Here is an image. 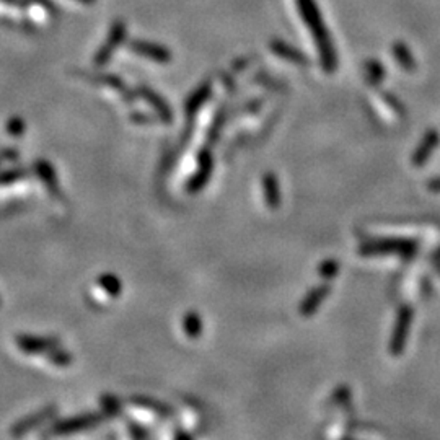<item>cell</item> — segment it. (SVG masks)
<instances>
[{
    "mask_svg": "<svg viewBox=\"0 0 440 440\" xmlns=\"http://www.w3.org/2000/svg\"><path fill=\"white\" fill-rule=\"evenodd\" d=\"M54 412H56L54 411V408H43L39 412H35V414H30L23 417V419L17 421L15 425L10 429V434L15 439L21 437V435L28 434L33 429L39 428V425H43L44 423H48V421L54 416Z\"/></svg>",
    "mask_w": 440,
    "mask_h": 440,
    "instance_id": "cell-9",
    "label": "cell"
},
{
    "mask_svg": "<svg viewBox=\"0 0 440 440\" xmlns=\"http://www.w3.org/2000/svg\"><path fill=\"white\" fill-rule=\"evenodd\" d=\"M365 75H367V80H369V84L375 85V84H379V82L383 79L385 70H383V67L379 64V62L372 61V62H369V64L365 66Z\"/></svg>",
    "mask_w": 440,
    "mask_h": 440,
    "instance_id": "cell-18",
    "label": "cell"
},
{
    "mask_svg": "<svg viewBox=\"0 0 440 440\" xmlns=\"http://www.w3.org/2000/svg\"><path fill=\"white\" fill-rule=\"evenodd\" d=\"M320 274H321V278H325V279H331V278H334V276L338 274V271H339V265H338V261H334V260H328V261H325L323 265L320 266Z\"/></svg>",
    "mask_w": 440,
    "mask_h": 440,
    "instance_id": "cell-20",
    "label": "cell"
},
{
    "mask_svg": "<svg viewBox=\"0 0 440 440\" xmlns=\"http://www.w3.org/2000/svg\"><path fill=\"white\" fill-rule=\"evenodd\" d=\"M262 196H265L266 206L271 209H278L280 206V189L278 178L274 173H266L262 176Z\"/></svg>",
    "mask_w": 440,
    "mask_h": 440,
    "instance_id": "cell-13",
    "label": "cell"
},
{
    "mask_svg": "<svg viewBox=\"0 0 440 440\" xmlns=\"http://www.w3.org/2000/svg\"><path fill=\"white\" fill-rule=\"evenodd\" d=\"M21 175H23V171H8V173H3L0 175V184H7V183H12V181H15L18 178H21Z\"/></svg>",
    "mask_w": 440,
    "mask_h": 440,
    "instance_id": "cell-22",
    "label": "cell"
},
{
    "mask_svg": "<svg viewBox=\"0 0 440 440\" xmlns=\"http://www.w3.org/2000/svg\"><path fill=\"white\" fill-rule=\"evenodd\" d=\"M126 35H128V26H126L124 21L117 20L113 23L110 28V33H108V38L104 39L103 46L98 49L97 54H95V66L103 67L110 62V59L113 57V54L117 51V48L121 46L122 41L126 39Z\"/></svg>",
    "mask_w": 440,
    "mask_h": 440,
    "instance_id": "cell-3",
    "label": "cell"
},
{
    "mask_svg": "<svg viewBox=\"0 0 440 440\" xmlns=\"http://www.w3.org/2000/svg\"><path fill=\"white\" fill-rule=\"evenodd\" d=\"M271 51L274 52L276 56L284 59V61L290 62V64L302 66V67L310 66V61H308L305 54L298 51V49H296L294 46H289V44L284 43V41H279V39L271 41Z\"/></svg>",
    "mask_w": 440,
    "mask_h": 440,
    "instance_id": "cell-11",
    "label": "cell"
},
{
    "mask_svg": "<svg viewBox=\"0 0 440 440\" xmlns=\"http://www.w3.org/2000/svg\"><path fill=\"white\" fill-rule=\"evenodd\" d=\"M137 93L145 103L151 104V106L153 108V111L157 113L160 119H163L165 122H171V119H173V113H171L170 104L166 103L165 99L160 97V95H158L157 92H153V90L149 88V87H139Z\"/></svg>",
    "mask_w": 440,
    "mask_h": 440,
    "instance_id": "cell-10",
    "label": "cell"
},
{
    "mask_svg": "<svg viewBox=\"0 0 440 440\" xmlns=\"http://www.w3.org/2000/svg\"><path fill=\"white\" fill-rule=\"evenodd\" d=\"M99 284H102L103 289H106V292L110 294V296H117L121 290L119 280H117L115 276H103V278L99 279Z\"/></svg>",
    "mask_w": 440,
    "mask_h": 440,
    "instance_id": "cell-19",
    "label": "cell"
},
{
    "mask_svg": "<svg viewBox=\"0 0 440 440\" xmlns=\"http://www.w3.org/2000/svg\"><path fill=\"white\" fill-rule=\"evenodd\" d=\"M77 2L87 3V6H90V3H95V2H97V0H77Z\"/></svg>",
    "mask_w": 440,
    "mask_h": 440,
    "instance_id": "cell-27",
    "label": "cell"
},
{
    "mask_svg": "<svg viewBox=\"0 0 440 440\" xmlns=\"http://www.w3.org/2000/svg\"><path fill=\"white\" fill-rule=\"evenodd\" d=\"M201 329H202L201 318H199L196 313H189V315H186L184 331L189 338H198L199 334H201Z\"/></svg>",
    "mask_w": 440,
    "mask_h": 440,
    "instance_id": "cell-16",
    "label": "cell"
},
{
    "mask_svg": "<svg viewBox=\"0 0 440 440\" xmlns=\"http://www.w3.org/2000/svg\"><path fill=\"white\" fill-rule=\"evenodd\" d=\"M212 93V85L209 82H204V84L199 85V87L194 90V92L189 95L188 99L184 103V113L186 116H194L196 113L201 110L204 104L207 103V99L211 98Z\"/></svg>",
    "mask_w": 440,
    "mask_h": 440,
    "instance_id": "cell-12",
    "label": "cell"
},
{
    "mask_svg": "<svg viewBox=\"0 0 440 440\" xmlns=\"http://www.w3.org/2000/svg\"><path fill=\"white\" fill-rule=\"evenodd\" d=\"M129 48L133 52L149 59V61L157 62V64H170L171 59H173L171 52L165 46L151 43V41H142V39L133 41Z\"/></svg>",
    "mask_w": 440,
    "mask_h": 440,
    "instance_id": "cell-7",
    "label": "cell"
},
{
    "mask_svg": "<svg viewBox=\"0 0 440 440\" xmlns=\"http://www.w3.org/2000/svg\"><path fill=\"white\" fill-rule=\"evenodd\" d=\"M178 440H189V437H186V435H180Z\"/></svg>",
    "mask_w": 440,
    "mask_h": 440,
    "instance_id": "cell-28",
    "label": "cell"
},
{
    "mask_svg": "<svg viewBox=\"0 0 440 440\" xmlns=\"http://www.w3.org/2000/svg\"><path fill=\"white\" fill-rule=\"evenodd\" d=\"M393 54H394V57H396V61L400 62V64L405 67V69H412L414 62H412V56L410 54V51H408V49L405 48V44H401V43L394 44Z\"/></svg>",
    "mask_w": 440,
    "mask_h": 440,
    "instance_id": "cell-17",
    "label": "cell"
},
{
    "mask_svg": "<svg viewBox=\"0 0 440 440\" xmlns=\"http://www.w3.org/2000/svg\"><path fill=\"white\" fill-rule=\"evenodd\" d=\"M439 271H440V266H439Z\"/></svg>",
    "mask_w": 440,
    "mask_h": 440,
    "instance_id": "cell-30",
    "label": "cell"
},
{
    "mask_svg": "<svg viewBox=\"0 0 440 440\" xmlns=\"http://www.w3.org/2000/svg\"><path fill=\"white\" fill-rule=\"evenodd\" d=\"M435 255H439V256H440V251H439V253H435Z\"/></svg>",
    "mask_w": 440,
    "mask_h": 440,
    "instance_id": "cell-29",
    "label": "cell"
},
{
    "mask_svg": "<svg viewBox=\"0 0 440 440\" xmlns=\"http://www.w3.org/2000/svg\"><path fill=\"white\" fill-rule=\"evenodd\" d=\"M134 403H139V405H142V406H147V408H153V410H155L157 412H166L165 410L166 408L165 406H162L160 403H155V401H151V400H142V398H139V400H134Z\"/></svg>",
    "mask_w": 440,
    "mask_h": 440,
    "instance_id": "cell-23",
    "label": "cell"
},
{
    "mask_svg": "<svg viewBox=\"0 0 440 440\" xmlns=\"http://www.w3.org/2000/svg\"><path fill=\"white\" fill-rule=\"evenodd\" d=\"M131 119H133L134 122H137V124H152V121H153L151 116L140 115V113H137V115L131 116Z\"/></svg>",
    "mask_w": 440,
    "mask_h": 440,
    "instance_id": "cell-25",
    "label": "cell"
},
{
    "mask_svg": "<svg viewBox=\"0 0 440 440\" xmlns=\"http://www.w3.org/2000/svg\"><path fill=\"white\" fill-rule=\"evenodd\" d=\"M7 131H8V134H12V135H15V137H18V135L23 134V131H25L23 121H21L20 117H13V119L7 124Z\"/></svg>",
    "mask_w": 440,
    "mask_h": 440,
    "instance_id": "cell-21",
    "label": "cell"
},
{
    "mask_svg": "<svg viewBox=\"0 0 440 440\" xmlns=\"http://www.w3.org/2000/svg\"><path fill=\"white\" fill-rule=\"evenodd\" d=\"M15 343L17 347L26 354H49L59 347L57 339L44 336H26V334L17 336Z\"/></svg>",
    "mask_w": 440,
    "mask_h": 440,
    "instance_id": "cell-8",
    "label": "cell"
},
{
    "mask_svg": "<svg viewBox=\"0 0 440 440\" xmlns=\"http://www.w3.org/2000/svg\"><path fill=\"white\" fill-rule=\"evenodd\" d=\"M36 171H38L39 178L43 180V183L48 186L49 191L51 193H57V176L54 173L52 166L49 165V162H43L39 160L38 165H36Z\"/></svg>",
    "mask_w": 440,
    "mask_h": 440,
    "instance_id": "cell-15",
    "label": "cell"
},
{
    "mask_svg": "<svg viewBox=\"0 0 440 440\" xmlns=\"http://www.w3.org/2000/svg\"><path fill=\"white\" fill-rule=\"evenodd\" d=\"M103 405H104V410H106L108 412H111V414H117V411H119V408H117V401L111 400V398L104 400Z\"/></svg>",
    "mask_w": 440,
    "mask_h": 440,
    "instance_id": "cell-24",
    "label": "cell"
},
{
    "mask_svg": "<svg viewBox=\"0 0 440 440\" xmlns=\"http://www.w3.org/2000/svg\"><path fill=\"white\" fill-rule=\"evenodd\" d=\"M429 188L432 189V191H440V181H432V183L429 184Z\"/></svg>",
    "mask_w": 440,
    "mask_h": 440,
    "instance_id": "cell-26",
    "label": "cell"
},
{
    "mask_svg": "<svg viewBox=\"0 0 440 440\" xmlns=\"http://www.w3.org/2000/svg\"><path fill=\"white\" fill-rule=\"evenodd\" d=\"M329 287L328 285H320V287L313 289L308 296L303 298L302 305H300V313L302 315H312V313L316 312V308L320 307V303L325 300L326 296H328Z\"/></svg>",
    "mask_w": 440,
    "mask_h": 440,
    "instance_id": "cell-14",
    "label": "cell"
},
{
    "mask_svg": "<svg viewBox=\"0 0 440 440\" xmlns=\"http://www.w3.org/2000/svg\"><path fill=\"white\" fill-rule=\"evenodd\" d=\"M212 169H214V158H212L211 151H207L206 149V151L199 153L198 170L196 173L193 175V178L188 181V184H186V191L191 194H196L201 191L204 186L209 183V180H211Z\"/></svg>",
    "mask_w": 440,
    "mask_h": 440,
    "instance_id": "cell-5",
    "label": "cell"
},
{
    "mask_svg": "<svg viewBox=\"0 0 440 440\" xmlns=\"http://www.w3.org/2000/svg\"><path fill=\"white\" fill-rule=\"evenodd\" d=\"M417 245L411 240H376L362 245L361 253L364 256H380V255H412Z\"/></svg>",
    "mask_w": 440,
    "mask_h": 440,
    "instance_id": "cell-2",
    "label": "cell"
},
{
    "mask_svg": "<svg viewBox=\"0 0 440 440\" xmlns=\"http://www.w3.org/2000/svg\"><path fill=\"white\" fill-rule=\"evenodd\" d=\"M98 423H102V416L95 414V412L93 414H80L52 425V428L48 430V435H66L72 432H79V430L93 428V425H97Z\"/></svg>",
    "mask_w": 440,
    "mask_h": 440,
    "instance_id": "cell-6",
    "label": "cell"
},
{
    "mask_svg": "<svg viewBox=\"0 0 440 440\" xmlns=\"http://www.w3.org/2000/svg\"><path fill=\"white\" fill-rule=\"evenodd\" d=\"M412 323V308L408 305H403L398 312L396 316V325H394L392 341H390V351L393 356H400L405 351L406 339H408V331Z\"/></svg>",
    "mask_w": 440,
    "mask_h": 440,
    "instance_id": "cell-4",
    "label": "cell"
},
{
    "mask_svg": "<svg viewBox=\"0 0 440 440\" xmlns=\"http://www.w3.org/2000/svg\"><path fill=\"white\" fill-rule=\"evenodd\" d=\"M296 2L303 23L310 28L313 39H315L321 67L328 74H333L338 67V54L333 41L329 38L328 28L325 26L323 15H321L318 6H316L315 0H296Z\"/></svg>",
    "mask_w": 440,
    "mask_h": 440,
    "instance_id": "cell-1",
    "label": "cell"
}]
</instances>
